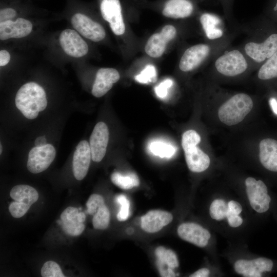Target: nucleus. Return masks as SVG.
I'll list each match as a JSON object with an SVG mask.
<instances>
[{"label": "nucleus", "instance_id": "nucleus-2", "mask_svg": "<svg viewBox=\"0 0 277 277\" xmlns=\"http://www.w3.org/2000/svg\"><path fill=\"white\" fill-rule=\"evenodd\" d=\"M253 103L251 97L246 93H238L223 103L218 110L221 122L232 126L241 122L251 111Z\"/></svg>", "mask_w": 277, "mask_h": 277}, {"label": "nucleus", "instance_id": "nucleus-40", "mask_svg": "<svg viewBox=\"0 0 277 277\" xmlns=\"http://www.w3.org/2000/svg\"><path fill=\"white\" fill-rule=\"evenodd\" d=\"M16 15L15 10L11 8L1 9L0 11V22L12 20Z\"/></svg>", "mask_w": 277, "mask_h": 277}, {"label": "nucleus", "instance_id": "nucleus-43", "mask_svg": "<svg viewBox=\"0 0 277 277\" xmlns=\"http://www.w3.org/2000/svg\"><path fill=\"white\" fill-rule=\"evenodd\" d=\"M210 274V270L206 268H203L196 271L190 275V277H207Z\"/></svg>", "mask_w": 277, "mask_h": 277}, {"label": "nucleus", "instance_id": "nucleus-22", "mask_svg": "<svg viewBox=\"0 0 277 277\" xmlns=\"http://www.w3.org/2000/svg\"><path fill=\"white\" fill-rule=\"evenodd\" d=\"M10 196L14 201L30 207L38 199V194L36 190L27 185L15 186L11 190Z\"/></svg>", "mask_w": 277, "mask_h": 277}, {"label": "nucleus", "instance_id": "nucleus-14", "mask_svg": "<svg viewBox=\"0 0 277 277\" xmlns=\"http://www.w3.org/2000/svg\"><path fill=\"white\" fill-rule=\"evenodd\" d=\"M92 159L89 144L87 141H81L74 152L72 168L75 178L83 180L86 175Z\"/></svg>", "mask_w": 277, "mask_h": 277}, {"label": "nucleus", "instance_id": "nucleus-28", "mask_svg": "<svg viewBox=\"0 0 277 277\" xmlns=\"http://www.w3.org/2000/svg\"><path fill=\"white\" fill-rule=\"evenodd\" d=\"M110 213L107 207L104 204L99 207L93 215L92 224L96 229H106L110 223Z\"/></svg>", "mask_w": 277, "mask_h": 277}, {"label": "nucleus", "instance_id": "nucleus-11", "mask_svg": "<svg viewBox=\"0 0 277 277\" xmlns=\"http://www.w3.org/2000/svg\"><path fill=\"white\" fill-rule=\"evenodd\" d=\"M177 231L182 239L200 247H205L211 237L207 229L194 223L181 224L179 226Z\"/></svg>", "mask_w": 277, "mask_h": 277}, {"label": "nucleus", "instance_id": "nucleus-46", "mask_svg": "<svg viewBox=\"0 0 277 277\" xmlns=\"http://www.w3.org/2000/svg\"><path fill=\"white\" fill-rule=\"evenodd\" d=\"M77 219L80 222L84 223L86 219L85 213L83 212H78L77 214Z\"/></svg>", "mask_w": 277, "mask_h": 277}, {"label": "nucleus", "instance_id": "nucleus-21", "mask_svg": "<svg viewBox=\"0 0 277 277\" xmlns=\"http://www.w3.org/2000/svg\"><path fill=\"white\" fill-rule=\"evenodd\" d=\"M193 9V5L188 0H169L165 5L163 14L174 18H185L192 14Z\"/></svg>", "mask_w": 277, "mask_h": 277}, {"label": "nucleus", "instance_id": "nucleus-5", "mask_svg": "<svg viewBox=\"0 0 277 277\" xmlns=\"http://www.w3.org/2000/svg\"><path fill=\"white\" fill-rule=\"evenodd\" d=\"M245 183L247 195L252 209L260 205V213L266 212L269 208L271 197L268 194L265 184L262 180H256L252 177H247Z\"/></svg>", "mask_w": 277, "mask_h": 277}, {"label": "nucleus", "instance_id": "nucleus-15", "mask_svg": "<svg viewBox=\"0 0 277 277\" xmlns=\"http://www.w3.org/2000/svg\"><path fill=\"white\" fill-rule=\"evenodd\" d=\"M209 52L210 47L206 44H197L188 48L180 60V70L188 72L194 69L206 58Z\"/></svg>", "mask_w": 277, "mask_h": 277}, {"label": "nucleus", "instance_id": "nucleus-27", "mask_svg": "<svg viewBox=\"0 0 277 277\" xmlns=\"http://www.w3.org/2000/svg\"><path fill=\"white\" fill-rule=\"evenodd\" d=\"M258 75L263 80L277 77V51L261 66Z\"/></svg>", "mask_w": 277, "mask_h": 277}, {"label": "nucleus", "instance_id": "nucleus-41", "mask_svg": "<svg viewBox=\"0 0 277 277\" xmlns=\"http://www.w3.org/2000/svg\"><path fill=\"white\" fill-rule=\"evenodd\" d=\"M227 205L229 210L234 214L239 215L242 211L241 205L235 201H230Z\"/></svg>", "mask_w": 277, "mask_h": 277}, {"label": "nucleus", "instance_id": "nucleus-6", "mask_svg": "<svg viewBox=\"0 0 277 277\" xmlns=\"http://www.w3.org/2000/svg\"><path fill=\"white\" fill-rule=\"evenodd\" d=\"M71 24L81 35L93 42H100L106 36L105 29L101 24L82 13L74 14Z\"/></svg>", "mask_w": 277, "mask_h": 277}, {"label": "nucleus", "instance_id": "nucleus-38", "mask_svg": "<svg viewBox=\"0 0 277 277\" xmlns=\"http://www.w3.org/2000/svg\"><path fill=\"white\" fill-rule=\"evenodd\" d=\"M253 267L256 268L254 265L253 260H238L234 265L235 271L237 273L241 275H242L245 270Z\"/></svg>", "mask_w": 277, "mask_h": 277}, {"label": "nucleus", "instance_id": "nucleus-24", "mask_svg": "<svg viewBox=\"0 0 277 277\" xmlns=\"http://www.w3.org/2000/svg\"><path fill=\"white\" fill-rule=\"evenodd\" d=\"M112 182L123 189H130L137 187L140 184V180L137 175L133 172H129L125 175L115 172L111 176Z\"/></svg>", "mask_w": 277, "mask_h": 277}, {"label": "nucleus", "instance_id": "nucleus-19", "mask_svg": "<svg viewBox=\"0 0 277 277\" xmlns=\"http://www.w3.org/2000/svg\"><path fill=\"white\" fill-rule=\"evenodd\" d=\"M259 159L266 169L277 172V141L270 138L262 140L259 145Z\"/></svg>", "mask_w": 277, "mask_h": 277}, {"label": "nucleus", "instance_id": "nucleus-4", "mask_svg": "<svg viewBox=\"0 0 277 277\" xmlns=\"http://www.w3.org/2000/svg\"><path fill=\"white\" fill-rule=\"evenodd\" d=\"M56 155L54 147L47 144L42 147H34L28 154V170L32 173H38L46 170L53 161Z\"/></svg>", "mask_w": 277, "mask_h": 277}, {"label": "nucleus", "instance_id": "nucleus-8", "mask_svg": "<svg viewBox=\"0 0 277 277\" xmlns=\"http://www.w3.org/2000/svg\"><path fill=\"white\" fill-rule=\"evenodd\" d=\"M103 18L109 24L112 32L121 35L125 31L121 6L119 0H103L100 6Z\"/></svg>", "mask_w": 277, "mask_h": 277}, {"label": "nucleus", "instance_id": "nucleus-44", "mask_svg": "<svg viewBox=\"0 0 277 277\" xmlns=\"http://www.w3.org/2000/svg\"><path fill=\"white\" fill-rule=\"evenodd\" d=\"M35 147H42L47 144V140L45 136L37 137L35 141Z\"/></svg>", "mask_w": 277, "mask_h": 277}, {"label": "nucleus", "instance_id": "nucleus-31", "mask_svg": "<svg viewBox=\"0 0 277 277\" xmlns=\"http://www.w3.org/2000/svg\"><path fill=\"white\" fill-rule=\"evenodd\" d=\"M41 275L43 277L65 276L58 264L52 261H49L44 263L41 269Z\"/></svg>", "mask_w": 277, "mask_h": 277}, {"label": "nucleus", "instance_id": "nucleus-29", "mask_svg": "<svg viewBox=\"0 0 277 277\" xmlns=\"http://www.w3.org/2000/svg\"><path fill=\"white\" fill-rule=\"evenodd\" d=\"M228 205L223 199L214 200L209 207V214L211 217L216 221H221L226 217Z\"/></svg>", "mask_w": 277, "mask_h": 277}, {"label": "nucleus", "instance_id": "nucleus-47", "mask_svg": "<svg viewBox=\"0 0 277 277\" xmlns=\"http://www.w3.org/2000/svg\"><path fill=\"white\" fill-rule=\"evenodd\" d=\"M274 10L277 11V2L276 3L275 7H274Z\"/></svg>", "mask_w": 277, "mask_h": 277}, {"label": "nucleus", "instance_id": "nucleus-45", "mask_svg": "<svg viewBox=\"0 0 277 277\" xmlns=\"http://www.w3.org/2000/svg\"><path fill=\"white\" fill-rule=\"evenodd\" d=\"M270 106L273 112L277 115V101L275 98L272 97L269 100Z\"/></svg>", "mask_w": 277, "mask_h": 277}, {"label": "nucleus", "instance_id": "nucleus-16", "mask_svg": "<svg viewBox=\"0 0 277 277\" xmlns=\"http://www.w3.org/2000/svg\"><path fill=\"white\" fill-rule=\"evenodd\" d=\"M120 78L117 70L112 68L100 69L96 74L92 88V94L96 97H100L106 94Z\"/></svg>", "mask_w": 277, "mask_h": 277}, {"label": "nucleus", "instance_id": "nucleus-33", "mask_svg": "<svg viewBox=\"0 0 277 277\" xmlns=\"http://www.w3.org/2000/svg\"><path fill=\"white\" fill-rule=\"evenodd\" d=\"M105 204L103 196L98 194H93L88 199L87 203V212L91 215H94L100 207Z\"/></svg>", "mask_w": 277, "mask_h": 277}, {"label": "nucleus", "instance_id": "nucleus-32", "mask_svg": "<svg viewBox=\"0 0 277 277\" xmlns=\"http://www.w3.org/2000/svg\"><path fill=\"white\" fill-rule=\"evenodd\" d=\"M116 201L121 206L117 214V219L119 221H126L130 215V202L123 194L118 195L116 197Z\"/></svg>", "mask_w": 277, "mask_h": 277}, {"label": "nucleus", "instance_id": "nucleus-23", "mask_svg": "<svg viewBox=\"0 0 277 277\" xmlns=\"http://www.w3.org/2000/svg\"><path fill=\"white\" fill-rule=\"evenodd\" d=\"M200 22L207 37L210 39L220 38L223 35V31L218 28L217 25L221 20L215 15L204 13L200 17Z\"/></svg>", "mask_w": 277, "mask_h": 277}, {"label": "nucleus", "instance_id": "nucleus-7", "mask_svg": "<svg viewBox=\"0 0 277 277\" xmlns=\"http://www.w3.org/2000/svg\"><path fill=\"white\" fill-rule=\"evenodd\" d=\"M59 42L63 51L70 56L79 58L88 52L87 44L75 30L67 29L62 31Z\"/></svg>", "mask_w": 277, "mask_h": 277}, {"label": "nucleus", "instance_id": "nucleus-20", "mask_svg": "<svg viewBox=\"0 0 277 277\" xmlns=\"http://www.w3.org/2000/svg\"><path fill=\"white\" fill-rule=\"evenodd\" d=\"M79 209L73 207H68L62 213L60 219L62 221L61 227L63 231L71 236H78L84 230V223L80 222L77 219Z\"/></svg>", "mask_w": 277, "mask_h": 277}, {"label": "nucleus", "instance_id": "nucleus-36", "mask_svg": "<svg viewBox=\"0 0 277 277\" xmlns=\"http://www.w3.org/2000/svg\"><path fill=\"white\" fill-rule=\"evenodd\" d=\"M172 80L167 78L157 85L154 88V91L157 97L161 98H165L168 93V89L172 86Z\"/></svg>", "mask_w": 277, "mask_h": 277}, {"label": "nucleus", "instance_id": "nucleus-37", "mask_svg": "<svg viewBox=\"0 0 277 277\" xmlns=\"http://www.w3.org/2000/svg\"><path fill=\"white\" fill-rule=\"evenodd\" d=\"M253 260L255 267L261 273L272 270L273 263L270 259L261 257Z\"/></svg>", "mask_w": 277, "mask_h": 277}, {"label": "nucleus", "instance_id": "nucleus-48", "mask_svg": "<svg viewBox=\"0 0 277 277\" xmlns=\"http://www.w3.org/2000/svg\"><path fill=\"white\" fill-rule=\"evenodd\" d=\"M2 152V144H1L0 145V153L1 154Z\"/></svg>", "mask_w": 277, "mask_h": 277}, {"label": "nucleus", "instance_id": "nucleus-1", "mask_svg": "<svg viewBox=\"0 0 277 277\" xmlns=\"http://www.w3.org/2000/svg\"><path fill=\"white\" fill-rule=\"evenodd\" d=\"M15 103L25 117L35 118L38 113L45 109L47 105L44 89L34 82L23 85L17 91Z\"/></svg>", "mask_w": 277, "mask_h": 277}, {"label": "nucleus", "instance_id": "nucleus-13", "mask_svg": "<svg viewBox=\"0 0 277 277\" xmlns=\"http://www.w3.org/2000/svg\"><path fill=\"white\" fill-rule=\"evenodd\" d=\"M32 23L24 18L15 21L8 20L0 23V39L5 41L10 38H21L28 35L32 31Z\"/></svg>", "mask_w": 277, "mask_h": 277}, {"label": "nucleus", "instance_id": "nucleus-26", "mask_svg": "<svg viewBox=\"0 0 277 277\" xmlns=\"http://www.w3.org/2000/svg\"><path fill=\"white\" fill-rule=\"evenodd\" d=\"M148 148L151 153L161 158H170L176 151L174 146L161 141L150 142Z\"/></svg>", "mask_w": 277, "mask_h": 277}, {"label": "nucleus", "instance_id": "nucleus-34", "mask_svg": "<svg viewBox=\"0 0 277 277\" xmlns=\"http://www.w3.org/2000/svg\"><path fill=\"white\" fill-rule=\"evenodd\" d=\"M201 138L198 133L194 130H188L185 131L182 135V146L183 148L197 145L201 142Z\"/></svg>", "mask_w": 277, "mask_h": 277}, {"label": "nucleus", "instance_id": "nucleus-9", "mask_svg": "<svg viewBox=\"0 0 277 277\" xmlns=\"http://www.w3.org/2000/svg\"><path fill=\"white\" fill-rule=\"evenodd\" d=\"M175 28L170 25L164 26L160 33L152 34L147 41L145 51L152 57L157 58L164 53L168 42L176 35Z\"/></svg>", "mask_w": 277, "mask_h": 277}, {"label": "nucleus", "instance_id": "nucleus-10", "mask_svg": "<svg viewBox=\"0 0 277 277\" xmlns=\"http://www.w3.org/2000/svg\"><path fill=\"white\" fill-rule=\"evenodd\" d=\"M109 136V130L107 125L103 122L97 123L91 134L89 143L93 161L100 162L104 157Z\"/></svg>", "mask_w": 277, "mask_h": 277}, {"label": "nucleus", "instance_id": "nucleus-12", "mask_svg": "<svg viewBox=\"0 0 277 277\" xmlns=\"http://www.w3.org/2000/svg\"><path fill=\"white\" fill-rule=\"evenodd\" d=\"M246 54L256 62H262L277 51V34H272L263 43L250 42L246 44Z\"/></svg>", "mask_w": 277, "mask_h": 277}, {"label": "nucleus", "instance_id": "nucleus-39", "mask_svg": "<svg viewBox=\"0 0 277 277\" xmlns=\"http://www.w3.org/2000/svg\"><path fill=\"white\" fill-rule=\"evenodd\" d=\"M226 218L229 225L233 228L241 226L243 221L242 218L239 215L233 214L229 210V208H228L226 214Z\"/></svg>", "mask_w": 277, "mask_h": 277}, {"label": "nucleus", "instance_id": "nucleus-25", "mask_svg": "<svg viewBox=\"0 0 277 277\" xmlns=\"http://www.w3.org/2000/svg\"><path fill=\"white\" fill-rule=\"evenodd\" d=\"M155 254L157 258L156 264L165 265L172 269L179 267L177 255L172 250L160 246L156 248Z\"/></svg>", "mask_w": 277, "mask_h": 277}, {"label": "nucleus", "instance_id": "nucleus-17", "mask_svg": "<svg viewBox=\"0 0 277 277\" xmlns=\"http://www.w3.org/2000/svg\"><path fill=\"white\" fill-rule=\"evenodd\" d=\"M172 220L173 216L169 212L152 210L142 216L141 227L147 232L154 233L170 223Z\"/></svg>", "mask_w": 277, "mask_h": 277}, {"label": "nucleus", "instance_id": "nucleus-30", "mask_svg": "<svg viewBox=\"0 0 277 277\" xmlns=\"http://www.w3.org/2000/svg\"><path fill=\"white\" fill-rule=\"evenodd\" d=\"M157 78V72L155 66L148 64L141 73L135 76L136 82L141 84H149L154 82Z\"/></svg>", "mask_w": 277, "mask_h": 277}, {"label": "nucleus", "instance_id": "nucleus-18", "mask_svg": "<svg viewBox=\"0 0 277 277\" xmlns=\"http://www.w3.org/2000/svg\"><path fill=\"white\" fill-rule=\"evenodd\" d=\"M196 146H190L183 150L189 170L193 172H202L209 167L210 160L209 156Z\"/></svg>", "mask_w": 277, "mask_h": 277}, {"label": "nucleus", "instance_id": "nucleus-42", "mask_svg": "<svg viewBox=\"0 0 277 277\" xmlns=\"http://www.w3.org/2000/svg\"><path fill=\"white\" fill-rule=\"evenodd\" d=\"M10 54L6 50L0 51V66L1 67L6 66L10 60Z\"/></svg>", "mask_w": 277, "mask_h": 277}, {"label": "nucleus", "instance_id": "nucleus-3", "mask_svg": "<svg viewBox=\"0 0 277 277\" xmlns=\"http://www.w3.org/2000/svg\"><path fill=\"white\" fill-rule=\"evenodd\" d=\"M243 55L238 50L229 51L218 57L215 62L217 71L227 76H234L243 73L247 68Z\"/></svg>", "mask_w": 277, "mask_h": 277}, {"label": "nucleus", "instance_id": "nucleus-35", "mask_svg": "<svg viewBox=\"0 0 277 277\" xmlns=\"http://www.w3.org/2000/svg\"><path fill=\"white\" fill-rule=\"evenodd\" d=\"M30 207L22 203L15 201L10 204L9 210L13 217L20 218L27 213Z\"/></svg>", "mask_w": 277, "mask_h": 277}]
</instances>
